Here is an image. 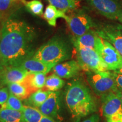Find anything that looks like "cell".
Instances as JSON below:
<instances>
[{"mask_svg": "<svg viewBox=\"0 0 122 122\" xmlns=\"http://www.w3.org/2000/svg\"><path fill=\"white\" fill-rule=\"evenodd\" d=\"M36 32L23 20L9 18L0 29V52L5 67L18 66L33 57Z\"/></svg>", "mask_w": 122, "mask_h": 122, "instance_id": "1", "label": "cell"}, {"mask_svg": "<svg viewBox=\"0 0 122 122\" xmlns=\"http://www.w3.org/2000/svg\"><path fill=\"white\" fill-rule=\"evenodd\" d=\"M66 107L76 120L97 112L98 105L90 88L81 79L76 78L67 83L64 92Z\"/></svg>", "mask_w": 122, "mask_h": 122, "instance_id": "2", "label": "cell"}, {"mask_svg": "<svg viewBox=\"0 0 122 122\" xmlns=\"http://www.w3.org/2000/svg\"><path fill=\"white\" fill-rule=\"evenodd\" d=\"M33 58L46 64L56 66L71 57V50L67 41L55 36L35 51Z\"/></svg>", "mask_w": 122, "mask_h": 122, "instance_id": "3", "label": "cell"}, {"mask_svg": "<svg viewBox=\"0 0 122 122\" xmlns=\"http://www.w3.org/2000/svg\"><path fill=\"white\" fill-rule=\"evenodd\" d=\"M86 79L90 86L96 95L102 96L110 92L118 91L113 72L89 71L86 72Z\"/></svg>", "mask_w": 122, "mask_h": 122, "instance_id": "4", "label": "cell"}, {"mask_svg": "<svg viewBox=\"0 0 122 122\" xmlns=\"http://www.w3.org/2000/svg\"><path fill=\"white\" fill-rule=\"evenodd\" d=\"M95 50L100 55L108 71H115L122 66V56L109 42L98 36Z\"/></svg>", "mask_w": 122, "mask_h": 122, "instance_id": "5", "label": "cell"}, {"mask_svg": "<svg viewBox=\"0 0 122 122\" xmlns=\"http://www.w3.org/2000/svg\"><path fill=\"white\" fill-rule=\"evenodd\" d=\"M75 49L77 62L81 70L85 72L108 71L106 65L95 50L80 48Z\"/></svg>", "mask_w": 122, "mask_h": 122, "instance_id": "6", "label": "cell"}, {"mask_svg": "<svg viewBox=\"0 0 122 122\" xmlns=\"http://www.w3.org/2000/svg\"><path fill=\"white\" fill-rule=\"evenodd\" d=\"M75 37H78L92 30L96 26L92 18L88 14L82 11L66 15L64 18Z\"/></svg>", "mask_w": 122, "mask_h": 122, "instance_id": "7", "label": "cell"}, {"mask_svg": "<svg viewBox=\"0 0 122 122\" xmlns=\"http://www.w3.org/2000/svg\"><path fill=\"white\" fill-rule=\"evenodd\" d=\"M38 109L46 117H49L57 122L63 119L62 97L59 91L53 92L49 97Z\"/></svg>", "mask_w": 122, "mask_h": 122, "instance_id": "8", "label": "cell"}, {"mask_svg": "<svg viewBox=\"0 0 122 122\" xmlns=\"http://www.w3.org/2000/svg\"><path fill=\"white\" fill-rule=\"evenodd\" d=\"M93 10L111 20H118L122 7L119 0H85Z\"/></svg>", "mask_w": 122, "mask_h": 122, "instance_id": "9", "label": "cell"}, {"mask_svg": "<svg viewBox=\"0 0 122 122\" xmlns=\"http://www.w3.org/2000/svg\"><path fill=\"white\" fill-rule=\"evenodd\" d=\"M96 31L98 36L109 42L122 56V25L121 24H105Z\"/></svg>", "mask_w": 122, "mask_h": 122, "instance_id": "10", "label": "cell"}, {"mask_svg": "<svg viewBox=\"0 0 122 122\" xmlns=\"http://www.w3.org/2000/svg\"><path fill=\"white\" fill-rule=\"evenodd\" d=\"M101 101L102 112L106 119L122 115V102L116 93L110 92L101 96Z\"/></svg>", "mask_w": 122, "mask_h": 122, "instance_id": "11", "label": "cell"}, {"mask_svg": "<svg viewBox=\"0 0 122 122\" xmlns=\"http://www.w3.org/2000/svg\"><path fill=\"white\" fill-rule=\"evenodd\" d=\"M28 72L20 66H7L0 73V88L9 84L21 83Z\"/></svg>", "mask_w": 122, "mask_h": 122, "instance_id": "12", "label": "cell"}, {"mask_svg": "<svg viewBox=\"0 0 122 122\" xmlns=\"http://www.w3.org/2000/svg\"><path fill=\"white\" fill-rule=\"evenodd\" d=\"M81 70L77 61L71 60L56 65L52 68L53 72L62 79H68L76 76Z\"/></svg>", "mask_w": 122, "mask_h": 122, "instance_id": "13", "label": "cell"}, {"mask_svg": "<svg viewBox=\"0 0 122 122\" xmlns=\"http://www.w3.org/2000/svg\"><path fill=\"white\" fill-rule=\"evenodd\" d=\"M27 71L28 73L42 72L47 74L54 66L48 65L33 57L25 59L18 66Z\"/></svg>", "mask_w": 122, "mask_h": 122, "instance_id": "14", "label": "cell"}, {"mask_svg": "<svg viewBox=\"0 0 122 122\" xmlns=\"http://www.w3.org/2000/svg\"><path fill=\"white\" fill-rule=\"evenodd\" d=\"M98 36L96 30H89L87 32L73 39V44L75 48H87L95 50L96 40Z\"/></svg>", "mask_w": 122, "mask_h": 122, "instance_id": "15", "label": "cell"}, {"mask_svg": "<svg viewBox=\"0 0 122 122\" xmlns=\"http://www.w3.org/2000/svg\"><path fill=\"white\" fill-rule=\"evenodd\" d=\"M46 74L42 72L28 73L22 82L28 86L33 93L43 88L46 79Z\"/></svg>", "mask_w": 122, "mask_h": 122, "instance_id": "16", "label": "cell"}, {"mask_svg": "<svg viewBox=\"0 0 122 122\" xmlns=\"http://www.w3.org/2000/svg\"><path fill=\"white\" fill-rule=\"evenodd\" d=\"M52 92L39 89L32 93L24 101V104L27 106L38 108L48 99Z\"/></svg>", "mask_w": 122, "mask_h": 122, "instance_id": "17", "label": "cell"}, {"mask_svg": "<svg viewBox=\"0 0 122 122\" xmlns=\"http://www.w3.org/2000/svg\"><path fill=\"white\" fill-rule=\"evenodd\" d=\"M7 86L10 93L21 100H25L32 93L28 86L22 82L9 84Z\"/></svg>", "mask_w": 122, "mask_h": 122, "instance_id": "18", "label": "cell"}, {"mask_svg": "<svg viewBox=\"0 0 122 122\" xmlns=\"http://www.w3.org/2000/svg\"><path fill=\"white\" fill-rule=\"evenodd\" d=\"M0 122H25L22 111L5 109L0 111Z\"/></svg>", "mask_w": 122, "mask_h": 122, "instance_id": "19", "label": "cell"}, {"mask_svg": "<svg viewBox=\"0 0 122 122\" xmlns=\"http://www.w3.org/2000/svg\"><path fill=\"white\" fill-rule=\"evenodd\" d=\"M65 16L66 14L65 13L58 10L54 6L50 4L46 7L45 13L44 14V17L48 24L53 27L56 25L58 18H62L64 19Z\"/></svg>", "mask_w": 122, "mask_h": 122, "instance_id": "20", "label": "cell"}, {"mask_svg": "<svg viewBox=\"0 0 122 122\" xmlns=\"http://www.w3.org/2000/svg\"><path fill=\"white\" fill-rule=\"evenodd\" d=\"M65 84V81L62 78L55 74L48 76L46 79V81L43 89L45 91L50 92H57L62 89Z\"/></svg>", "mask_w": 122, "mask_h": 122, "instance_id": "21", "label": "cell"}, {"mask_svg": "<svg viewBox=\"0 0 122 122\" xmlns=\"http://www.w3.org/2000/svg\"><path fill=\"white\" fill-rule=\"evenodd\" d=\"M49 4L54 6L58 10L66 13L71 11L78 7V0H47Z\"/></svg>", "mask_w": 122, "mask_h": 122, "instance_id": "22", "label": "cell"}, {"mask_svg": "<svg viewBox=\"0 0 122 122\" xmlns=\"http://www.w3.org/2000/svg\"><path fill=\"white\" fill-rule=\"evenodd\" d=\"M22 114L25 122H40L44 115L37 108L24 105Z\"/></svg>", "mask_w": 122, "mask_h": 122, "instance_id": "23", "label": "cell"}, {"mask_svg": "<svg viewBox=\"0 0 122 122\" xmlns=\"http://www.w3.org/2000/svg\"><path fill=\"white\" fill-rule=\"evenodd\" d=\"M28 11L33 15L41 16L43 14L44 5L40 0H32L25 2Z\"/></svg>", "mask_w": 122, "mask_h": 122, "instance_id": "24", "label": "cell"}, {"mask_svg": "<svg viewBox=\"0 0 122 122\" xmlns=\"http://www.w3.org/2000/svg\"><path fill=\"white\" fill-rule=\"evenodd\" d=\"M24 105L21 100L18 97L10 93L9 97L6 102V108L14 110L22 111Z\"/></svg>", "mask_w": 122, "mask_h": 122, "instance_id": "25", "label": "cell"}, {"mask_svg": "<svg viewBox=\"0 0 122 122\" xmlns=\"http://www.w3.org/2000/svg\"><path fill=\"white\" fill-rule=\"evenodd\" d=\"M14 2V0H0V20L7 14Z\"/></svg>", "mask_w": 122, "mask_h": 122, "instance_id": "26", "label": "cell"}, {"mask_svg": "<svg viewBox=\"0 0 122 122\" xmlns=\"http://www.w3.org/2000/svg\"><path fill=\"white\" fill-rule=\"evenodd\" d=\"M10 95L8 88L3 87L0 88V104H5L6 103Z\"/></svg>", "mask_w": 122, "mask_h": 122, "instance_id": "27", "label": "cell"}, {"mask_svg": "<svg viewBox=\"0 0 122 122\" xmlns=\"http://www.w3.org/2000/svg\"><path fill=\"white\" fill-rule=\"evenodd\" d=\"M113 75L118 91L122 92V74L113 72Z\"/></svg>", "mask_w": 122, "mask_h": 122, "instance_id": "28", "label": "cell"}, {"mask_svg": "<svg viewBox=\"0 0 122 122\" xmlns=\"http://www.w3.org/2000/svg\"><path fill=\"white\" fill-rule=\"evenodd\" d=\"M81 122H100V118L97 114H93Z\"/></svg>", "mask_w": 122, "mask_h": 122, "instance_id": "29", "label": "cell"}, {"mask_svg": "<svg viewBox=\"0 0 122 122\" xmlns=\"http://www.w3.org/2000/svg\"><path fill=\"white\" fill-rule=\"evenodd\" d=\"M107 122H122V115L113 116L111 118L107 119Z\"/></svg>", "mask_w": 122, "mask_h": 122, "instance_id": "30", "label": "cell"}, {"mask_svg": "<svg viewBox=\"0 0 122 122\" xmlns=\"http://www.w3.org/2000/svg\"><path fill=\"white\" fill-rule=\"evenodd\" d=\"M40 122H57L52 119L49 118V117H46V116L44 115L43 117H42L41 119V120Z\"/></svg>", "mask_w": 122, "mask_h": 122, "instance_id": "31", "label": "cell"}, {"mask_svg": "<svg viewBox=\"0 0 122 122\" xmlns=\"http://www.w3.org/2000/svg\"><path fill=\"white\" fill-rule=\"evenodd\" d=\"M5 67V66L4 59H3L2 55L0 52V70H2Z\"/></svg>", "mask_w": 122, "mask_h": 122, "instance_id": "32", "label": "cell"}, {"mask_svg": "<svg viewBox=\"0 0 122 122\" xmlns=\"http://www.w3.org/2000/svg\"><path fill=\"white\" fill-rule=\"evenodd\" d=\"M118 20L119 22H120V23L122 25V9L121 10V11H120L119 14V16H118Z\"/></svg>", "mask_w": 122, "mask_h": 122, "instance_id": "33", "label": "cell"}, {"mask_svg": "<svg viewBox=\"0 0 122 122\" xmlns=\"http://www.w3.org/2000/svg\"><path fill=\"white\" fill-rule=\"evenodd\" d=\"M116 94H117L119 96V97L120 100H121L122 102V92L121 91H117V92H115Z\"/></svg>", "mask_w": 122, "mask_h": 122, "instance_id": "34", "label": "cell"}, {"mask_svg": "<svg viewBox=\"0 0 122 122\" xmlns=\"http://www.w3.org/2000/svg\"><path fill=\"white\" fill-rule=\"evenodd\" d=\"M113 72H115L116 73H118V74H122V66L119 68V69L117 70V71H113Z\"/></svg>", "mask_w": 122, "mask_h": 122, "instance_id": "35", "label": "cell"}, {"mask_svg": "<svg viewBox=\"0 0 122 122\" xmlns=\"http://www.w3.org/2000/svg\"><path fill=\"white\" fill-rule=\"evenodd\" d=\"M14 1H16V0H14Z\"/></svg>", "mask_w": 122, "mask_h": 122, "instance_id": "36", "label": "cell"}, {"mask_svg": "<svg viewBox=\"0 0 122 122\" xmlns=\"http://www.w3.org/2000/svg\"><path fill=\"white\" fill-rule=\"evenodd\" d=\"M1 70H0V73H1Z\"/></svg>", "mask_w": 122, "mask_h": 122, "instance_id": "37", "label": "cell"}, {"mask_svg": "<svg viewBox=\"0 0 122 122\" xmlns=\"http://www.w3.org/2000/svg\"><path fill=\"white\" fill-rule=\"evenodd\" d=\"M78 1H79V0H78Z\"/></svg>", "mask_w": 122, "mask_h": 122, "instance_id": "38", "label": "cell"}]
</instances>
